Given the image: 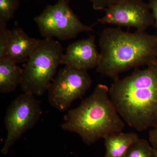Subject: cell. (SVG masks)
Listing matches in <instances>:
<instances>
[{"label": "cell", "mask_w": 157, "mask_h": 157, "mask_svg": "<svg viewBox=\"0 0 157 157\" xmlns=\"http://www.w3.org/2000/svg\"><path fill=\"white\" fill-rule=\"evenodd\" d=\"M98 43L101 52L97 72L113 80L133 68L157 61V35L108 28L100 34Z\"/></svg>", "instance_id": "obj_2"}, {"label": "cell", "mask_w": 157, "mask_h": 157, "mask_svg": "<svg viewBox=\"0 0 157 157\" xmlns=\"http://www.w3.org/2000/svg\"></svg>", "instance_id": "obj_20"}, {"label": "cell", "mask_w": 157, "mask_h": 157, "mask_svg": "<svg viewBox=\"0 0 157 157\" xmlns=\"http://www.w3.org/2000/svg\"><path fill=\"white\" fill-rule=\"evenodd\" d=\"M109 97L130 127L142 132L157 125V62L113 80Z\"/></svg>", "instance_id": "obj_1"}, {"label": "cell", "mask_w": 157, "mask_h": 157, "mask_svg": "<svg viewBox=\"0 0 157 157\" xmlns=\"http://www.w3.org/2000/svg\"><path fill=\"white\" fill-rule=\"evenodd\" d=\"M92 4L93 9L95 10H103L108 6L130 1H143L144 0H88ZM149 1V0H148Z\"/></svg>", "instance_id": "obj_16"}, {"label": "cell", "mask_w": 157, "mask_h": 157, "mask_svg": "<svg viewBox=\"0 0 157 157\" xmlns=\"http://www.w3.org/2000/svg\"><path fill=\"white\" fill-rule=\"evenodd\" d=\"M61 44L53 39H39L36 48L22 69L21 87L24 93L42 96L55 77L63 55Z\"/></svg>", "instance_id": "obj_4"}, {"label": "cell", "mask_w": 157, "mask_h": 157, "mask_svg": "<svg viewBox=\"0 0 157 157\" xmlns=\"http://www.w3.org/2000/svg\"><path fill=\"white\" fill-rule=\"evenodd\" d=\"M105 14L94 24H111L134 28L145 32L154 25L155 19L148 4L143 1H130L114 4L104 9Z\"/></svg>", "instance_id": "obj_8"}, {"label": "cell", "mask_w": 157, "mask_h": 157, "mask_svg": "<svg viewBox=\"0 0 157 157\" xmlns=\"http://www.w3.org/2000/svg\"><path fill=\"white\" fill-rule=\"evenodd\" d=\"M20 3V0H0V25H7L14 17Z\"/></svg>", "instance_id": "obj_14"}, {"label": "cell", "mask_w": 157, "mask_h": 157, "mask_svg": "<svg viewBox=\"0 0 157 157\" xmlns=\"http://www.w3.org/2000/svg\"><path fill=\"white\" fill-rule=\"evenodd\" d=\"M10 32L7 25H0V59L5 57L10 39Z\"/></svg>", "instance_id": "obj_15"}, {"label": "cell", "mask_w": 157, "mask_h": 157, "mask_svg": "<svg viewBox=\"0 0 157 157\" xmlns=\"http://www.w3.org/2000/svg\"><path fill=\"white\" fill-rule=\"evenodd\" d=\"M125 157H154L153 147L147 140L139 138L130 147Z\"/></svg>", "instance_id": "obj_13"}, {"label": "cell", "mask_w": 157, "mask_h": 157, "mask_svg": "<svg viewBox=\"0 0 157 157\" xmlns=\"http://www.w3.org/2000/svg\"><path fill=\"white\" fill-rule=\"evenodd\" d=\"M148 138L152 147L157 148V125L151 130L149 134Z\"/></svg>", "instance_id": "obj_18"}, {"label": "cell", "mask_w": 157, "mask_h": 157, "mask_svg": "<svg viewBox=\"0 0 157 157\" xmlns=\"http://www.w3.org/2000/svg\"><path fill=\"white\" fill-rule=\"evenodd\" d=\"M147 4L153 15L154 25L157 31V0H149Z\"/></svg>", "instance_id": "obj_17"}, {"label": "cell", "mask_w": 157, "mask_h": 157, "mask_svg": "<svg viewBox=\"0 0 157 157\" xmlns=\"http://www.w3.org/2000/svg\"><path fill=\"white\" fill-rule=\"evenodd\" d=\"M43 38L70 40L81 33L93 32L92 26L80 21L70 5V0H58L48 5L41 14L34 18Z\"/></svg>", "instance_id": "obj_5"}, {"label": "cell", "mask_w": 157, "mask_h": 157, "mask_svg": "<svg viewBox=\"0 0 157 157\" xmlns=\"http://www.w3.org/2000/svg\"><path fill=\"white\" fill-rule=\"evenodd\" d=\"M100 53L95 44V37L77 40L69 45L63 54L61 64L79 70H87L97 67Z\"/></svg>", "instance_id": "obj_9"}, {"label": "cell", "mask_w": 157, "mask_h": 157, "mask_svg": "<svg viewBox=\"0 0 157 157\" xmlns=\"http://www.w3.org/2000/svg\"><path fill=\"white\" fill-rule=\"evenodd\" d=\"M65 66L59 70L48 90L49 103L60 112L69 110L73 101L82 98L92 82L87 70Z\"/></svg>", "instance_id": "obj_7"}, {"label": "cell", "mask_w": 157, "mask_h": 157, "mask_svg": "<svg viewBox=\"0 0 157 157\" xmlns=\"http://www.w3.org/2000/svg\"><path fill=\"white\" fill-rule=\"evenodd\" d=\"M22 69L7 58L0 59V92L9 94L21 84Z\"/></svg>", "instance_id": "obj_11"}, {"label": "cell", "mask_w": 157, "mask_h": 157, "mask_svg": "<svg viewBox=\"0 0 157 157\" xmlns=\"http://www.w3.org/2000/svg\"><path fill=\"white\" fill-rule=\"evenodd\" d=\"M139 138L135 132H121L105 137L106 153L104 157H125L130 147Z\"/></svg>", "instance_id": "obj_12"}, {"label": "cell", "mask_w": 157, "mask_h": 157, "mask_svg": "<svg viewBox=\"0 0 157 157\" xmlns=\"http://www.w3.org/2000/svg\"><path fill=\"white\" fill-rule=\"evenodd\" d=\"M42 114L41 101L35 96L24 93L9 105L4 118L7 135L1 152L6 155L24 133L33 128Z\"/></svg>", "instance_id": "obj_6"}, {"label": "cell", "mask_w": 157, "mask_h": 157, "mask_svg": "<svg viewBox=\"0 0 157 157\" xmlns=\"http://www.w3.org/2000/svg\"><path fill=\"white\" fill-rule=\"evenodd\" d=\"M39 42V39L29 37L21 28H15L10 32L5 57L16 63L26 62Z\"/></svg>", "instance_id": "obj_10"}, {"label": "cell", "mask_w": 157, "mask_h": 157, "mask_svg": "<svg viewBox=\"0 0 157 157\" xmlns=\"http://www.w3.org/2000/svg\"><path fill=\"white\" fill-rule=\"evenodd\" d=\"M109 91L107 86L98 84L78 107L68 110L62 128L78 134L88 146L122 132L125 124L109 97Z\"/></svg>", "instance_id": "obj_3"}, {"label": "cell", "mask_w": 157, "mask_h": 157, "mask_svg": "<svg viewBox=\"0 0 157 157\" xmlns=\"http://www.w3.org/2000/svg\"><path fill=\"white\" fill-rule=\"evenodd\" d=\"M153 149L154 153V157H157V148H155L153 147Z\"/></svg>", "instance_id": "obj_19"}]
</instances>
